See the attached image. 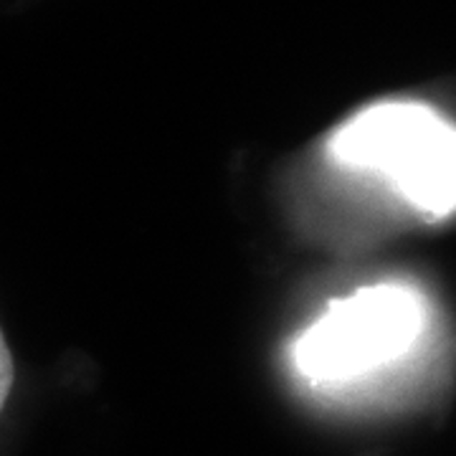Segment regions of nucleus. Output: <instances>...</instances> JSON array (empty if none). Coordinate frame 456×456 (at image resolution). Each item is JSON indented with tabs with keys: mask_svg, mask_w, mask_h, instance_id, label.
<instances>
[{
	"mask_svg": "<svg viewBox=\"0 0 456 456\" xmlns=\"http://www.w3.org/2000/svg\"><path fill=\"white\" fill-rule=\"evenodd\" d=\"M335 160L391 183L416 211L444 218L456 203V134L421 102H380L330 140Z\"/></svg>",
	"mask_w": 456,
	"mask_h": 456,
	"instance_id": "f257e3e1",
	"label": "nucleus"
},
{
	"mask_svg": "<svg viewBox=\"0 0 456 456\" xmlns=\"http://www.w3.org/2000/svg\"><path fill=\"white\" fill-rule=\"evenodd\" d=\"M426 327L421 294L383 281L332 299L294 345V362L312 383H347L401 360Z\"/></svg>",
	"mask_w": 456,
	"mask_h": 456,
	"instance_id": "f03ea898",
	"label": "nucleus"
},
{
	"mask_svg": "<svg viewBox=\"0 0 456 456\" xmlns=\"http://www.w3.org/2000/svg\"><path fill=\"white\" fill-rule=\"evenodd\" d=\"M13 386H16V360H13V353L8 347V340L0 330V413L5 411V403L13 393Z\"/></svg>",
	"mask_w": 456,
	"mask_h": 456,
	"instance_id": "7ed1b4c3",
	"label": "nucleus"
}]
</instances>
